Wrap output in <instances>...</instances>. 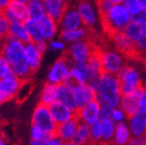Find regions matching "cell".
Wrapping results in <instances>:
<instances>
[{"mask_svg": "<svg viewBox=\"0 0 146 145\" xmlns=\"http://www.w3.org/2000/svg\"><path fill=\"white\" fill-rule=\"evenodd\" d=\"M0 44L2 57L9 63L14 75L22 81H28L33 72L31 71L26 59L25 44L11 36L1 41Z\"/></svg>", "mask_w": 146, "mask_h": 145, "instance_id": "1", "label": "cell"}, {"mask_svg": "<svg viewBox=\"0 0 146 145\" xmlns=\"http://www.w3.org/2000/svg\"><path fill=\"white\" fill-rule=\"evenodd\" d=\"M96 92V100L101 105L119 107L121 100L120 84L116 75L102 72L96 80L91 82Z\"/></svg>", "mask_w": 146, "mask_h": 145, "instance_id": "2", "label": "cell"}, {"mask_svg": "<svg viewBox=\"0 0 146 145\" xmlns=\"http://www.w3.org/2000/svg\"><path fill=\"white\" fill-rule=\"evenodd\" d=\"M101 23L103 30L107 34L108 37L112 39L118 32H122L127 25L132 21V15L124 4L117 3L113 6L105 15H101Z\"/></svg>", "mask_w": 146, "mask_h": 145, "instance_id": "3", "label": "cell"}, {"mask_svg": "<svg viewBox=\"0 0 146 145\" xmlns=\"http://www.w3.org/2000/svg\"><path fill=\"white\" fill-rule=\"evenodd\" d=\"M96 47H98V43L96 39V34L93 29L91 30L87 39L72 43L66 52V55L68 56V58L73 62V64L85 63L87 62L88 58L93 51L96 49Z\"/></svg>", "mask_w": 146, "mask_h": 145, "instance_id": "4", "label": "cell"}, {"mask_svg": "<svg viewBox=\"0 0 146 145\" xmlns=\"http://www.w3.org/2000/svg\"><path fill=\"white\" fill-rule=\"evenodd\" d=\"M116 76L119 80L120 92L122 95L133 94L144 85L139 71L133 65L125 64Z\"/></svg>", "mask_w": 146, "mask_h": 145, "instance_id": "5", "label": "cell"}, {"mask_svg": "<svg viewBox=\"0 0 146 145\" xmlns=\"http://www.w3.org/2000/svg\"><path fill=\"white\" fill-rule=\"evenodd\" d=\"M101 58L103 65V72L117 75L120 70L125 65L124 55L117 50L110 49H102Z\"/></svg>", "mask_w": 146, "mask_h": 145, "instance_id": "6", "label": "cell"}, {"mask_svg": "<svg viewBox=\"0 0 146 145\" xmlns=\"http://www.w3.org/2000/svg\"><path fill=\"white\" fill-rule=\"evenodd\" d=\"M72 65H73V62L70 60L66 53L62 55L61 57H59L56 61L52 64V67L49 70L48 76H47V82L56 84V85L64 83L68 74H70Z\"/></svg>", "mask_w": 146, "mask_h": 145, "instance_id": "7", "label": "cell"}, {"mask_svg": "<svg viewBox=\"0 0 146 145\" xmlns=\"http://www.w3.org/2000/svg\"><path fill=\"white\" fill-rule=\"evenodd\" d=\"M31 121H32V124L39 126L49 135L55 134V132H56L57 124L54 121L50 112V108L47 105L39 103L35 107Z\"/></svg>", "mask_w": 146, "mask_h": 145, "instance_id": "8", "label": "cell"}, {"mask_svg": "<svg viewBox=\"0 0 146 145\" xmlns=\"http://www.w3.org/2000/svg\"><path fill=\"white\" fill-rule=\"evenodd\" d=\"M76 116L79 121H82L88 126L98 122L101 120V104L96 100H91L77 110Z\"/></svg>", "mask_w": 146, "mask_h": 145, "instance_id": "9", "label": "cell"}, {"mask_svg": "<svg viewBox=\"0 0 146 145\" xmlns=\"http://www.w3.org/2000/svg\"><path fill=\"white\" fill-rule=\"evenodd\" d=\"M2 13L5 15V17L11 23L15 21H21L24 23L30 18L27 3L20 2L16 0H11L7 9Z\"/></svg>", "mask_w": 146, "mask_h": 145, "instance_id": "10", "label": "cell"}, {"mask_svg": "<svg viewBox=\"0 0 146 145\" xmlns=\"http://www.w3.org/2000/svg\"><path fill=\"white\" fill-rule=\"evenodd\" d=\"M44 6L46 15L59 24L68 9V0H47L44 1Z\"/></svg>", "mask_w": 146, "mask_h": 145, "instance_id": "11", "label": "cell"}, {"mask_svg": "<svg viewBox=\"0 0 146 145\" xmlns=\"http://www.w3.org/2000/svg\"><path fill=\"white\" fill-rule=\"evenodd\" d=\"M23 82L24 81H22L15 75L6 77L4 79H0V93L4 95L9 100H11L18 95L23 85Z\"/></svg>", "mask_w": 146, "mask_h": 145, "instance_id": "12", "label": "cell"}, {"mask_svg": "<svg viewBox=\"0 0 146 145\" xmlns=\"http://www.w3.org/2000/svg\"><path fill=\"white\" fill-rule=\"evenodd\" d=\"M127 126L132 136L144 135L146 128V109L140 108L138 111L127 117Z\"/></svg>", "mask_w": 146, "mask_h": 145, "instance_id": "13", "label": "cell"}, {"mask_svg": "<svg viewBox=\"0 0 146 145\" xmlns=\"http://www.w3.org/2000/svg\"><path fill=\"white\" fill-rule=\"evenodd\" d=\"M73 91L75 94V100H76L78 109L91 100H94L96 98V89L91 83L82 84L80 86L76 87L75 89H73Z\"/></svg>", "mask_w": 146, "mask_h": 145, "instance_id": "14", "label": "cell"}, {"mask_svg": "<svg viewBox=\"0 0 146 145\" xmlns=\"http://www.w3.org/2000/svg\"><path fill=\"white\" fill-rule=\"evenodd\" d=\"M49 108H50L52 117H53L54 121L56 122V124L63 123L76 116V112L70 110L68 107H66L58 100H55L54 103L51 104Z\"/></svg>", "mask_w": 146, "mask_h": 145, "instance_id": "15", "label": "cell"}, {"mask_svg": "<svg viewBox=\"0 0 146 145\" xmlns=\"http://www.w3.org/2000/svg\"><path fill=\"white\" fill-rule=\"evenodd\" d=\"M56 100L68 107L74 112H77V110H78V106H77L76 100H75V94H74L73 89H70L64 83L57 85Z\"/></svg>", "mask_w": 146, "mask_h": 145, "instance_id": "16", "label": "cell"}, {"mask_svg": "<svg viewBox=\"0 0 146 145\" xmlns=\"http://www.w3.org/2000/svg\"><path fill=\"white\" fill-rule=\"evenodd\" d=\"M78 124H79V119L77 118V116H75L74 118L68 120V121H65V122L57 124L55 134H56L63 142L72 141V140L74 139V136H75V133H76Z\"/></svg>", "mask_w": 146, "mask_h": 145, "instance_id": "17", "label": "cell"}, {"mask_svg": "<svg viewBox=\"0 0 146 145\" xmlns=\"http://www.w3.org/2000/svg\"><path fill=\"white\" fill-rule=\"evenodd\" d=\"M78 11L82 18L83 26L88 29H93L96 24V15L87 0L80 1L78 5Z\"/></svg>", "mask_w": 146, "mask_h": 145, "instance_id": "18", "label": "cell"}, {"mask_svg": "<svg viewBox=\"0 0 146 145\" xmlns=\"http://www.w3.org/2000/svg\"><path fill=\"white\" fill-rule=\"evenodd\" d=\"M111 39L115 44L117 51H119L124 56L135 58V43L127 39L123 32H118L115 35H113Z\"/></svg>", "mask_w": 146, "mask_h": 145, "instance_id": "19", "label": "cell"}, {"mask_svg": "<svg viewBox=\"0 0 146 145\" xmlns=\"http://www.w3.org/2000/svg\"><path fill=\"white\" fill-rule=\"evenodd\" d=\"M59 26L61 27V30H74V29L83 27L82 18L79 11L74 9H68L59 23Z\"/></svg>", "mask_w": 146, "mask_h": 145, "instance_id": "20", "label": "cell"}, {"mask_svg": "<svg viewBox=\"0 0 146 145\" xmlns=\"http://www.w3.org/2000/svg\"><path fill=\"white\" fill-rule=\"evenodd\" d=\"M25 55L27 62H28L29 67H30L32 72L38 70V67H40L42 63V54L39 52L37 49L35 43L33 42H28L25 44Z\"/></svg>", "mask_w": 146, "mask_h": 145, "instance_id": "21", "label": "cell"}, {"mask_svg": "<svg viewBox=\"0 0 146 145\" xmlns=\"http://www.w3.org/2000/svg\"><path fill=\"white\" fill-rule=\"evenodd\" d=\"M38 23L39 28H40V33H42L44 41H46V42L52 41L54 36L56 35L57 30H58V23L56 21H54L51 17H49L48 15H46Z\"/></svg>", "mask_w": 146, "mask_h": 145, "instance_id": "22", "label": "cell"}, {"mask_svg": "<svg viewBox=\"0 0 146 145\" xmlns=\"http://www.w3.org/2000/svg\"><path fill=\"white\" fill-rule=\"evenodd\" d=\"M141 89V88H140ZM140 89L137 92L133 93L129 95H122L119 103V107H120L123 112L127 114V116H131L138 111L140 109V105H139V93H140Z\"/></svg>", "mask_w": 146, "mask_h": 145, "instance_id": "23", "label": "cell"}, {"mask_svg": "<svg viewBox=\"0 0 146 145\" xmlns=\"http://www.w3.org/2000/svg\"><path fill=\"white\" fill-rule=\"evenodd\" d=\"M132 138L129 128L125 121L116 123L115 133L111 145H127Z\"/></svg>", "mask_w": 146, "mask_h": 145, "instance_id": "24", "label": "cell"}, {"mask_svg": "<svg viewBox=\"0 0 146 145\" xmlns=\"http://www.w3.org/2000/svg\"><path fill=\"white\" fill-rule=\"evenodd\" d=\"M92 29H88L86 27H80L74 30H61L60 32V39L64 43H72L80 41V39H87Z\"/></svg>", "mask_w": 146, "mask_h": 145, "instance_id": "25", "label": "cell"}, {"mask_svg": "<svg viewBox=\"0 0 146 145\" xmlns=\"http://www.w3.org/2000/svg\"><path fill=\"white\" fill-rule=\"evenodd\" d=\"M86 64H87L88 69L90 71V74H91V77H92V81L96 80L98 76L103 72V65H102L101 58V47L100 46L96 47V50L91 53Z\"/></svg>", "mask_w": 146, "mask_h": 145, "instance_id": "26", "label": "cell"}, {"mask_svg": "<svg viewBox=\"0 0 146 145\" xmlns=\"http://www.w3.org/2000/svg\"><path fill=\"white\" fill-rule=\"evenodd\" d=\"M100 121L102 126V139L100 145H111L115 133L116 122L111 118H105Z\"/></svg>", "mask_w": 146, "mask_h": 145, "instance_id": "27", "label": "cell"}, {"mask_svg": "<svg viewBox=\"0 0 146 145\" xmlns=\"http://www.w3.org/2000/svg\"><path fill=\"white\" fill-rule=\"evenodd\" d=\"M9 36L13 39H16L23 44L31 42L29 34L27 32V29L25 27V24L21 21H15L11 23V27H9Z\"/></svg>", "mask_w": 146, "mask_h": 145, "instance_id": "28", "label": "cell"}, {"mask_svg": "<svg viewBox=\"0 0 146 145\" xmlns=\"http://www.w3.org/2000/svg\"><path fill=\"white\" fill-rule=\"evenodd\" d=\"M73 141L82 145L92 144L91 143V138H90V126L82 122V121H79V124L77 126L76 133H75Z\"/></svg>", "mask_w": 146, "mask_h": 145, "instance_id": "29", "label": "cell"}, {"mask_svg": "<svg viewBox=\"0 0 146 145\" xmlns=\"http://www.w3.org/2000/svg\"><path fill=\"white\" fill-rule=\"evenodd\" d=\"M29 9V16L31 19L39 22L46 16L45 6L42 0H29L27 2Z\"/></svg>", "mask_w": 146, "mask_h": 145, "instance_id": "30", "label": "cell"}, {"mask_svg": "<svg viewBox=\"0 0 146 145\" xmlns=\"http://www.w3.org/2000/svg\"><path fill=\"white\" fill-rule=\"evenodd\" d=\"M56 84L47 82L45 84V86L42 87V93H40V103L44 104V105H47V106H50L51 104L56 100Z\"/></svg>", "mask_w": 146, "mask_h": 145, "instance_id": "31", "label": "cell"}, {"mask_svg": "<svg viewBox=\"0 0 146 145\" xmlns=\"http://www.w3.org/2000/svg\"><path fill=\"white\" fill-rule=\"evenodd\" d=\"M25 24V27L27 29V32L29 34V37H30V41L33 43H39L44 41L40 33V28H39V23L35 20L29 18L26 22H24Z\"/></svg>", "mask_w": 146, "mask_h": 145, "instance_id": "32", "label": "cell"}, {"mask_svg": "<svg viewBox=\"0 0 146 145\" xmlns=\"http://www.w3.org/2000/svg\"><path fill=\"white\" fill-rule=\"evenodd\" d=\"M122 32L127 39H131L132 42L136 43V41L139 39V36L142 33V25L138 24L135 21H131L127 25V27L124 28V30Z\"/></svg>", "mask_w": 146, "mask_h": 145, "instance_id": "33", "label": "cell"}, {"mask_svg": "<svg viewBox=\"0 0 146 145\" xmlns=\"http://www.w3.org/2000/svg\"><path fill=\"white\" fill-rule=\"evenodd\" d=\"M144 53H146V23L142 25V33L135 43V57L140 59Z\"/></svg>", "mask_w": 146, "mask_h": 145, "instance_id": "34", "label": "cell"}, {"mask_svg": "<svg viewBox=\"0 0 146 145\" xmlns=\"http://www.w3.org/2000/svg\"><path fill=\"white\" fill-rule=\"evenodd\" d=\"M90 138L93 145H100L102 139V126L101 121L94 122L90 126Z\"/></svg>", "mask_w": 146, "mask_h": 145, "instance_id": "35", "label": "cell"}, {"mask_svg": "<svg viewBox=\"0 0 146 145\" xmlns=\"http://www.w3.org/2000/svg\"><path fill=\"white\" fill-rule=\"evenodd\" d=\"M9 27L11 22L5 17V15L0 11V42L9 36Z\"/></svg>", "mask_w": 146, "mask_h": 145, "instance_id": "36", "label": "cell"}, {"mask_svg": "<svg viewBox=\"0 0 146 145\" xmlns=\"http://www.w3.org/2000/svg\"><path fill=\"white\" fill-rule=\"evenodd\" d=\"M123 4L129 9L132 16L140 13L143 9V6L141 4L140 0H123Z\"/></svg>", "mask_w": 146, "mask_h": 145, "instance_id": "37", "label": "cell"}, {"mask_svg": "<svg viewBox=\"0 0 146 145\" xmlns=\"http://www.w3.org/2000/svg\"><path fill=\"white\" fill-rule=\"evenodd\" d=\"M30 136H31V139L44 141V140L49 136V134H47V133H46L42 128H39V126L32 124V126H31V130H30Z\"/></svg>", "mask_w": 146, "mask_h": 145, "instance_id": "38", "label": "cell"}, {"mask_svg": "<svg viewBox=\"0 0 146 145\" xmlns=\"http://www.w3.org/2000/svg\"><path fill=\"white\" fill-rule=\"evenodd\" d=\"M11 75H14V72H13L11 65L2 57V58L0 59V79H4Z\"/></svg>", "mask_w": 146, "mask_h": 145, "instance_id": "39", "label": "cell"}, {"mask_svg": "<svg viewBox=\"0 0 146 145\" xmlns=\"http://www.w3.org/2000/svg\"><path fill=\"white\" fill-rule=\"evenodd\" d=\"M127 118V114L123 112V110L120 108V107H115L114 110H113V113H112V117L111 119L113 121H115L116 123L118 122H123L125 121V119Z\"/></svg>", "mask_w": 146, "mask_h": 145, "instance_id": "40", "label": "cell"}, {"mask_svg": "<svg viewBox=\"0 0 146 145\" xmlns=\"http://www.w3.org/2000/svg\"><path fill=\"white\" fill-rule=\"evenodd\" d=\"M62 141L56 134H51L42 141V145H63Z\"/></svg>", "mask_w": 146, "mask_h": 145, "instance_id": "41", "label": "cell"}, {"mask_svg": "<svg viewBox=\"0 0 146 145\" xmlns=\"http://www.w3.org/2000/svg\"><path fill=\"white\" fill-rule=\"evenodd\" d=\"M48 48L51 51H63L65 49V44L61 39L57 41H51Z\"/></svg>", "mask_w": 146, "mask_h": 145, "instance_id": "42", "label": "cell"}, {"mask_svg": "<svg viewBox=\"0 0 146 145\" xmlns=\"http://www.w3.org/2000/svg\"><path fill=\"white\" fill-rule=\"evenodd\" d=\"M113 110H114V107L112 106H109V105H101V119L112 117Z\"/></svg>", "mask_w": 146, "mask_h": 145, "instance_id": "43", "label": "cell"}, {"mask_svg": "<svg viewBox=\"0 0 146 145\" xmlns=\"http://www.w3.org/2000/svg\"><path fill=\"white\" fill-rule=\"evenodd\" d=\"M127 145H146V136H132Z\"/></svg>", "mask_w": 146, "mask_h": 145, "instance_id": "44", "label": "cell"}, {"mask_svg": "<svg viewBox=\"0 0 146 145\" xmlns=\"http://www.w3.org/2000/svg\"><path fill=\"white\" fill-rule=\"evenodd\" d=\"M139 105H140V108L146 109V85H143L140 89V93H139Z\"/></svg>", "mask_w": 146, "mask_h": 145, "instance_id": "45", "label": "cell"}, {"mask_svg": "<svg viewBox=\"0 0 146 145\" xmlns=\"http://www.w3.org/2000/svg\"><path fill=\"white\" fill-rule=\"evenodd\" d=\"M35 45H36V47L39 50V52L44 55V53L46 52V50L48 49V45H47L46 41H42V42H39V43H35Z\"/></svg>", "mask_w": 146, "mask_h": 145, "instance_id": "46", "label": "cell"}, {"mask_svg": "<svg viewBox=\"0 0 146 145\" xmlns=\"http://www.w3.org/2000/svg\"><path fill=\"white\" fill-rule=\"evenodd\" d=\"M11 0H0V11H4L9 6Z\"/></svg>", "mask_w": 146, "mask_h": 145, "instance_id": "47", "label": "cell"}, {"mask_svg": "<svg viewBox=\"0 0 146 145\" xmlns=\"http://www.w3.org/2000/svg\"><path fill=\"white\" fill-rule=\"evenodd\" d=\"M29 145H42V141H40V140L31 139L30 142H29Z\"/></svg>", "mask_w": 146, "mask_h": 145, "instance_id": "48", "label": "cell"}, {"mask_svg": "<svg viewBox=\"0 0 146 145\" xmlns=\"http://www.w3.org/2000/svg\"><path fill=\"white\" fill-rule=\"evenodd\" d=\"M63 145H82V144H79V143H76L75 141H68V142H64L63 143Z\"/></svg>", "mask_w": 146, "mask_h": 145, "instance_id": "49", "label": "cell"}, {"mask_svg": "<svg viewBox=\"0 0 146 145\" xmlns=\"http://www.w3.org/2000/svg\"><path fill=\"white\" fill-rule=\"evenodd\" d=\"M140 60H141V61H142V62H143L144 65H145V67H146V53H144L143 55L141 56Z\"/></svg>", "mask_w": 146, "mask_h": 145, "instance_id": "50", "label": "cell"}, {"mask_svg": "<svg viewBox=\"0 0 146 145\" xmlns=\"http://www.w3.org/2000/svg\"><path fill=\"white\" fill-rule=\"evenodd\" d=\"M109 1H111V2L114 3V4H117V3H121V2H122V0H109Z\"/></svg>", "mask_w": 146, "mask_h": 145, "instance_id": "51", "label": "cell"}, {"mask_svg": "<svg viewBox=\"0 0 146 145\" xmlns=\"http://www.w3.org/2000/svg\"><path fill=\"white\" fill-rule=\"evenodd\" d=\"M16 1H20V2H24V3H27L29 0H16Z\"/></svg>", "mask_w": 146, "mask_h": 145, "instance_id": "52", "label": "cell"}, {"mask_svg": "<svg viewBox=\"0 0 146 145\" xmlns=\"http://www.w3.org/2000/svg\"><path fill=\"white\" fill-rule=\"evenodd\" d=\"M2 58V50H1V44H0V59Z\"/></svg>", "mask_w": 146, "mask_h": 145, "instance_id": "53", "label": "cell"}, {"mask_svg": "<svg viewBox=\"0 0 146 145\" xmlns=\"http://www.w3.org/2000/svg\"><path fill=\"white\" fill-rule=\"evenodd\" d=\"M0 145H7V144H5V143L3 142V141H0Z\"/></svg>", "mask_w": 146, "mask_h": 145, "instance_id": "54", "label": "cell"}, {"mask_svg": "<svg viewBox=\"0 0 146 145\" xmlns=\"http://www.w3.org/2000/svg\"><path fill=\"white\" fill-rule=\"evenodd\" d=\"M144 135H145V136H146V128H145V133H144Z\"/></svg>", "mask_w": 146, "mask_h": 145, "instance_id": "55", "label": "cell"}, {"mask_svg": "<svg viewBox=\"0 0 146 145\" xmlns=\"http://www.w3.org/2000/svg\"><path fill=\"white\" fill-rule=\"evenodd\" d=\"M0 141H2V139H1V136H0Z\"/></svg>", "mask_w": 146, "mask_h": 145, "instance_id": "56", "label": "cell"}, {"mask_svg": "<svg viewBox=\"0 0 146 145\" xmlns=\"http://www.w3.org/2000/svg\"><path fill=\"white\" fill-rule=\"evenodd\" d=\"M42 1H47V0H42Z\"/></svg>", "mask_w": 146, "mask_h": 145, "instance_id": "57", "label": "cell"}]
</instances>
